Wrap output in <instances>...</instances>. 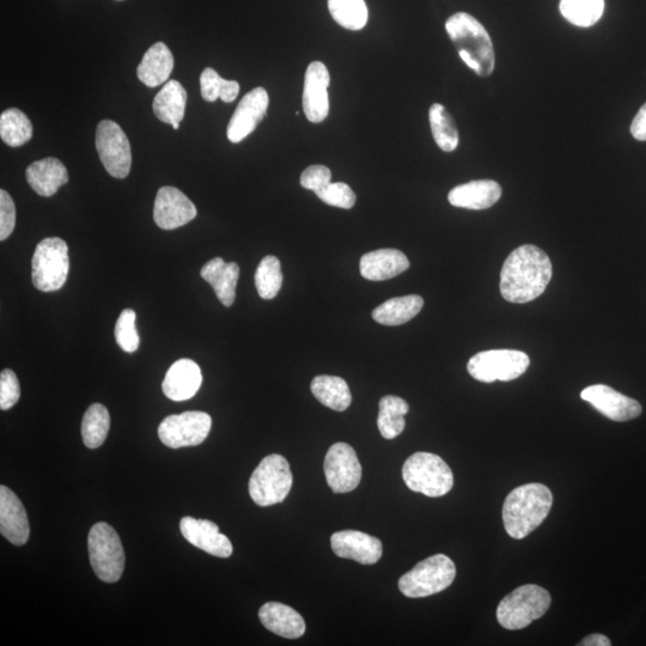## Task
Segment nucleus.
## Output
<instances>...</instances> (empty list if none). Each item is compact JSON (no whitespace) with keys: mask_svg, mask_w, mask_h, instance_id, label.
Returning <instances> with one entry per match:
<instances>
[{"mask_svg":"<svg viewBox=\"0 0 646 646\" xmlns=\"http://www.w3.org/2000/svg\"><path fill=\"white\" fill-rule=\"evenodd\" d=\"M424 300L418 295L395 297L373 312V319L383 326H401L416 318L423 309Z\"/></svg>","mask_w":646,"mask_h":646,"instance_id":"nucleus-29","label":"nucleus"},{"mask_svg":"<svg viewBox=\"0 0 646 646\" xmlns=\"http://www.w3.org/2000/svg\"><path fill=\"white\" fill-rule=\"evenodd\" d=\"M578 646H611L612 643L609 641V638H607L605 635H601V633H594V635H590L588 637H585L581 643L577 644Z\"/></svg>","mask_w":646,"mask_h":646,"instance_id":"nucleus-45","label":"nucleus"},{"mask_svg":"<svg viewBox=\"0 0 646 646\" xmlns=\"http://www.w3.org/2000/svg\"><path fill=\"white\" fill-rule=\"evenodd\" d=\"M16 225V207L14 200L5 190L0 191V240L5 241L14 231Z\"/></svg>","mask_w":646,"mask_h":646,"instance_id":"nucleus-42","label":"nucleus"},{"mask_svg":"<svg viewBox=\"0 0 646 646\" xmlns=\"http://www.w3.org/2000/svg\"><path fill=\"white\" fill-rule=\"evenodd\" d=\"M559 9L570 23L588 28L599 22L605 11V0H560Z\"/></svg>","mask_w":646,"mask_h":646,"instance_id":"nucleus-36","label":"nucleus"},{"mask_svg":"<svg viewBox=\"0 0 646 646\" xmlns=\"http://www.w3.org/2000/svg\"><path fill=\"white\" fill-rule=\"evenodd\" d=\"M294 478L288 460L282 455L265 457L255 468L249 480V495L259 507L266 508L284 502L288 497Z\"/></svg>","mask_w":646,"mask_h":646,"instance_id":"nucleus-7","label":"nucleus"},{"mask_svg":"<svg viewBox=\"0 0 646 646\" xmlns=\"http://www.w3.org/2000/svg\"><path fill=\"white\" fill-rule=\"evenodd\" d=\"M581 398L613 422H629L641 416L642 405L606 385H594L582 390Z\"/></svg>","mask_w":646,"mask_h":646,"instance_id":"nucleus-14","label":"nucleus"},{"mask_svg":"<svg viewBox=\"0 0 646 646\" xmlns=\"http://www.w3.org/2000/svg\"><path fill=\"white\" fill-rule=\"evenodd\" d=\"M432 136L440 149L444 152H453L459 146L460 137L455 121L447 108L434 103L429 111Z\"/></svg>","mask_w":646,"mask_h":646,"instance_id":"nucleus-32","label":"nucleus"},{"mask_svg":"<svg viewBox=\"0 0 646 646\" xmlns=\"http://www.w3.org/2000/svg\"><path fill=\"white\" fill-rule=\"evenodd\" d=\"M328 10L339 26L352 32L367 26L369 11L365 0H328Z\"/></svg>","mask_w":646,"mask_h":646,"instance_id":"nucleus-35","label":"nucleus"},{"mask_svg":"<svg viewBox=\"0 0 646 646\" xmlns=\"http://www.w3.org/2000/svg\"><path fill=\"white\" fill-rule=\"evenodd\" d=\"M200 90L201 96L207 102L221 99L225 103H231L239 96L240 84L222 78L211 67H207L200 76Z\"/></svg>","mask_w":646,"mask_h":646,"instance_id":"nucleus-37","label":"nucleus"},{"mask_svg":"<svg viewBox=\"0 0 646 646\" xmlns=\"http://www.w3.org/2000/svg\"><path fill=\"white\" fill-rule=\"evenodd\" d=\"M455 577L456 566L453 560L444 554H436L418 563L402 576L399 589L405 596L418 599V597L435 595L448 589Z\"/></svg>","mask_w":646,"mask_h":646,"instance_id":"nucleus-8","label":"nucleus"},{"mask_svg":"<svg viewBox=\"0 0 646 646\" xmlns=\"http://www.w3.org/2000/svg\"><path fill=\"white\" fill-rule=\"evenodd\" d=\"M312 393L322 405L333 411L344 412L350 407L352 395L349 385L338 376L321 375L312 381Z\"/></svg>","mask_w":646,"mask_h":646,"instance_id":"nucleus-30","label":"nucleus"},{"mask_svg":"<svg viewBox=\"0 0 646 646\" xmlns=\"http://www.w3.org/2000/svg\"><path fill=\"white\" fill-rule=\"evenodd\" d=\"M331 76L325 64L313 62L308 66L304 77L302 105L310 123L320 124L329 114L328 87Z\"/></svg>","mask_w":646,"mask_h":646,"instance_id":"nucleus-16","label":"nucleus"},{"mask_svg":"<svg viewBox=\"0 0 646 646\" xmlns=\"http://www.w3.org/2000/svg\"><path fill=\"white\" fill-rule=\"evenodd\" d=\"M553 267L539 247L524 245L505 260L501 272V294L510 303H528L544 294L550 284Z\"/></svg>","mask_w":646,"mask_h":646,"instance_id":"nucleus-1","label":"nucleus"},{"mask_svg":"<svg viewBox=\"0 0 646 646\" xmlns=\"http://www.w3.org/2000/svg\"><path fill=\"white\" fill-rule=\"evenodd\" d=\"M446 29L469 69L480 77L491 76L496 66L495 48L483 24L466 12H457L449 17Z\"/></svg>","mask_w":646,"mask_h":646,"instance_id":"nucleus-3","label":"nucleus"},{"mask_svg":"<svg viewBox=\"0 0 646 646\" xmlns=\"http://www.w3.org/2000/svg\"><path fill=\"white\" fill-rule=\"evenodd\" d=\"M96 150L109 175L125 179L131 172L130 140L121 127L112 120H102L96 130Z\"/></svg>","mask_w":646,"mask_h":646,"instance_id":"nucleus-11","label":"nucleus"},{"mask_svg":"<svg viewBox=\"0 0 646 646\" xmlns=\"http://www.w3.org/2000/svg\"><path fill=\"white\" fill-rule=\"evenodd\" d=\"M410 268V261L398 249L386 248L364 254L359 262L362 277L371 282H382L404 273Z\"/></svg>","mask_w":646,"mask_h":646,"instance_id":"nucleus-22","label":"nucleus"},{"mask_svg":"<svg viewBox=\"0 0 646 646\" xmlns=\"http://www.w3.org/2000/svg\"><path fill=\"white\" fill-rule=\"evenodd\" d=\"M211 426L212 419L205 412L190 411L173 414L158 426V437L168 448L195 447L206 440Z\"/></svg>","mask_w":646,"mask_h":646,"instance_id":"nucleus-12","label":"nucleus"},{"mask_svg":"<svg viewBox=\"0 0 646 646\" xmlns=\"http://www.w3.org/2000/svg\"><path fill=\"white\" fill-rule=\"evenodd\" d=\"M551 595L536 584H526L505 596L497 608V620L510 631L526 629L546 614L551 607Z\"/></svg>","mask_w":646,"mask_h":646,"instance_id":"nucleus-4","label":"nucleus"},{"mask_svg":"<svg viewBox=\"0 0 646 646\" xmlns=\"http://www.w3.org/2000/svg\"><path fill=\"white\" fill-rule=\"evenodd\" d=\"M203 383L199 365L191 359H180L167 371L162 390L168 399L186 401L193 398Z\"/></svg>","mask_w":646,"mask_h":646,"instance_id":"nucleus-21","label":"nucleus"},{"mask_svg":"<svg viewBox=\"0 0 646 646\" xmlns=\"http://www.w3.org/2000/svg\"><path fill=\"white\" fill-rule=\"evenodd\" d=\"M283 285L282 265L277 257L268 255L260 261L255 272V286L264 300H273Z\"/></svg>","mask_w":646,"mask_h":646,"instance_id":"nucleus-38","label":"nucleus"},{"mask_svg":"<svg viewBox=\"0 0 646 646\" xmlns=\"http://www.w3.org/2000/svg\"><path fill=\"white\" fill-rule=\"evenodd\" d=\"M332 550L339 558L352 559L363 565H374L382 557V542L358 530H343L331 536Z\"/></svg>","mask_w":646,"mask_h":646,"instance_id":"nucleus-19","label":"nucleus"},{"mask_svg":"<svg viewBox=\"0 0 646 646\" xmlns=\"http://www.w3.org/2000/svg\"><path fill=\"white\" fill-rule=\"evenodd\" d=\"M319 199L327 205L339 207V209L350 210L356 204V194L349 185L344 182H331L315 193Z\"/></svg>","mask_w":646,"mask_h":646,"instance_id":"nucleus-40","label":"nucleus"},{"mask_svg":"<svg viewBox=\"0 0 646 646\" xmlns=\"http://www.w3.org/2000/svg\"><path fill=\"white\" fill-rule=\"evenodd\" d=\"M502 197V187L493 180H477L456 186L448 195L449 203L468 210L490 209Z\"/></svg>","mask_w":646,"mask_h":646,"instance_id":"nucleus-23","label":"nucleus"},{"mask_svg":"<svg viewBox=\"0 0 646 646\" xmlns=\"http://www.w3.org/2000/svg\"><path fill=\"white\" fill-rule=\"evenodd\" d=\"M332 173L325 166H310L301 175V185L314 193L331 184Z\"/></svg>","mask_w":646,"mask_h":646,"instance_id":"nucleus-43","label":"nucleus"},{"mask_svg":"<svg viewBox=\"0 0 646 646\" xmlns=\"http://www.w3.org/2000/svg\"><path fill=\"white\" fill-rule=\"evenodd\" d=\"M552 505L553 495L547 486L526 484L516 487L503 505L505 530L513 539L526 538L546 520Z\"/></svg>","mask_w":646,"mask_h":646,"instance_id":"nucleus-2","label":"nucleus"},{"mask_svg":"<svg viewBox=\"0 0 646 646\" xmlns=\"http://www.w3.org/2000/svg\"><path fill=\"white\" fill-rule=\"evenodd\" d=\"M26 178L30 187L41 197H52L60 187L69 182V173L58 158L48 157L27 168Z\"/></svg>","mask_w":646,"mask_h":646,"instance_id":"nucleus-26","label":"nucleus"},{"mask_svg":"<svg viewBox=\"0 0 646 646\" xmlns=\"http://www.w3.org/2000/svg\"><path fill=\"white\" fill-rule=\"evenodd\" d=\"M327 484L334 493L356 490L362 480V466L349 444L335 443L329 448L325 459Z\"/></svg>","mask_w":646,"mask_h":646,"instance_id":"nucleus-13","label":"nucleus"},{"mask_svg":"<svg viewBox=\"0 0 646 646\" xmlns=\"http://www.w3.org/2000/svg\"><path fill=\"white\" fill-rule=\"evenodd\" d=\"M111 429V416L101 404L91 405L85 412L82 422V437L85 447L97 449L105 443Z\"/></svg>","mask_w":646,"mask_h":646,"instance_id":"nucleus-34","label":"nucleus"},{"mask_svg":"<svg viewBox=\"0 0 646 646\" xmlns=\"http://www.w3.org/2000/svg\"><path fill=\"white\" fill-rule=\"evenodd\" d=\"M137 314L132 309H125L120 314L115 325V339L118 345L127 353H133L138 350L140 339L136 327Z\"/></svg>","mask_w":646,"mask_h":646,"instance_id":"nucleus-39","label":"nucleus"},{"mask_svg":"<svg viewBox=\"0 0 646 646\" xmlns=\"http://www.w3.org/2000/svg\"><path fill=\"white\" fill-rule=\"evenodd\" d=\"M21 398V386L14 371L5 369L0 374V410L8 411Z\"/></svg>","mask_w":646,"mask_h":646,"instance_id":"nucleus-41","label":"nucleus"},{"mask_svg":"<svg viewBox=\"0 0 646 646\" xmlns=\"http://www.w3.org/2000/svg\"><path fill=\"white\" fill-rule=\"evenodd\" d=\"M0 532L15 546L27 544L30 524L21 499L9 487L0 486Z\"/></svg>","mask_w":646,"mask_h":646,"instance_id":"nucleus-20","label":"nucleus"},{"mask_svg":"<svg viewBox=\"0 0 646 646\" xmlns=\"http://www.w3.org/2000/svg\"><path fill=\"white\" fill-rule=\"evenodd\" d=\"M200 276L212 286L224 307L233 306L240 277V267L236 262H225L222 258L212 259L201 268Z\"/></svg>","mask_w":646,"mask_h":646,"instance_id":"nucleus-24","label":"nucleus"},{"mask_svg":"<svg viewBox=\"0 0 646 646\" xmlns=\"http://www.w3.org/2000/svg\"><path fill=\"white\" fill-rule=\"evenodd\" d=\"M259 618L268 631L280 637L297 639L306 632V623L302 615L284 603H265L260 608Z\"/></svg>","mask_w":646,"mask_h":646,"instance_id":"nucleus-25","label":"nucleus"},{"mask_svg":"<svg viewBox=\"0 0 646 646\" xmlns=\"http://www.w3.org/2000/svg\"><path fill=\"white\" fill-rule=\"evenodd\" d=\"M173 69L174 57L172 52L163 42H156L144 54L142 63L138 66L137 76L140 82L150 88H156L158 85L168 81Z\"/></svg>","mask_w":646,"mask_h":646,"instance_id":"nucleus-27","label":"nucleus"},{"mask_svg":"<svg viewBox=\"0 0 646 646\" xmlns=\"http://www.w3.org/2000/svg\"><path fill=\"white\" fill-rule=\"evenodd\" d=\"M410 411V406L399 396L387 395L380 401L379 418L377 426L383 438L394 440L405 430V416Z\"/></svg>","mask_w":646,"mask_h":646,"instance_id":"nucleus-31","label":"nucleus"},{"mask_svg":"<svg viewBox=\"0 0 646 646\" xmlns=\"http://www.w3.org/2000/svg\"><path fill=\"white\" fill-rule=\"evenodd\" d=\"M402 478L408 489L431 498L446 496L454 486L452 469L440 456L431 453L408 457L402 467Z\"/></svg>","mask_w":646,"mask_h":646,"instance_id":"nucleus-5","label":"nucleus"},{"mask_svg":"<svg viewBox=\"0 0 646 646\" xmlns=\"http://www.w3.org/2000/svg\"><path fill=\"white\" fill-rule=\"evenodd\" d=\"M70 258L67 243L48 237L36 247L32 260V279L36 289L53 292L63 288L69 277Z\"/></svg>","mask_w":646,"mask_h":646,"instance_id":"nucleus-9","label":"nucleus"},{"mask_svg":"<svg viewBox=\"0 0 646 646\" xmlns=\"http://www.w3.org/2000/svg\"><path fill=\"white\" fill-rule=\"evenodd\" d=\"M268 103L270 99L264 88H255L243 97L228 125L227 136L231 143H241L257 129L266 117Z\"/></svg>","mask_w":646,"mask_h":646,"instance_id":"nucleus-17","label":"nucleus"},{"mask_svg":"<svg viewBox=\"0 0 646 646\" xmlns=\"http://www.w3.org/2000/svg\"><path fill=\"white\" fill-rule=\"evenodd\" d=\"M33 125L20 109L10 108L0 117V137L6 145L18 148L33 137Z\"/></svg>","mask_w":646,"mask_h":646,"instance_id":"nucleus-33","label":"nucleus"},{"mask_svg":"<svg viewBox=\"0 0 646 646\" xmlns=\"http://www.w3.org/2000/svg\"><path fill=\"white\" fill-rule=\"evenodd\" d=\"M91 568L105 583L118 582L125 570V551L120 536L108 523L94 524L88 536Z\"/></svg>","mask_w":646,"mask_h":646,"instance_id":"nucleus-6","label":"nucleus"},{"mask_svg":"<svg viewBox=\"0 0 646 646\" xmlns=\"http://www.w3.org/2000/svg\"><path fill=\"white\" fill-rule=\"evenodd\" d=\"M631 133L639 142H646V103L633 119Z\"/></svg>","mask_w":646,"mask_h":646,"instance_id":"nucleus-44","label":"nucleus"},{"mask_svg":"<svg viewBox=\"0 0 646 646\" xmlns=\"http://www.w3.org/2000/svg\"><path fill=\"white\" fill-rule=\"evenodd\" d=\"M187 91L178 81H169L155 97L152 109L158 120L172 126L185 117Z\"/></svg>","mask_w":646,"mask_h":646,"instance_id":"nucleus-28","label":"nucleus"},{"mask_svg":"<svg viewBox=\"0 0 646 646\" xmlns=\"http://www.w3.org/2000/svg\"><path fill=\"white\" fill-rule=\"evenodd\" d=\"M180 530L191 545L213 557L229 558L233 554V544L228 536L219 533L216 523L187 516L182 518Z\"/></svg>","mask_w":646,"mask_h":646,"instance_id":"nucleus-18","label":"nucleus"},{"mask_svg":"<svg viewBox=\"0 0 646 646\" xmlns=\"http://www.w3.org/2000/svg\"><path fill=\"white\" fill-rule=\"evenodd\" d=\"M529 364L528 355L522 351L490 350L469 359L467 369L469 375L480 382H509L526 373Z\"/></svg>","mask_w":646,"mask_h":646,"instance_id":"nucleus-10","label":"nucleus"},{"mask_svg":"<svg viewBox=\"0 0 646 646\" xmlns=\"http://www.w3.org/2000/svg\"><path fill=\"white\" fill-rule=\"evenodd\" d=\"M197 215V207L178 188L166 186L158 190L154 207L158 228L178 229L192 222Z\"/></svg>","mask_w":646,"mask_h":646,"instance_id":"nucleus-15","label":"nucleus"}]
</instances>
